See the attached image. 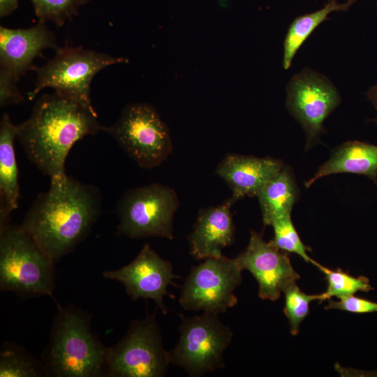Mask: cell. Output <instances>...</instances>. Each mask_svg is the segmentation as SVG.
<instances>
[{
    "instance_id": "cell-1",
    "label": "cell",
    "mask_w": 377,
    "mask_h": 377,
    "mask_svg": "<svg viewBox=\"0 0 377 377\" xmlns=\"http://www.w3.org/2000/svg\"><path fill=\"white\" fill-rule=\"evenodd\" d=\"M98 188L66 175L40 193L21 226L55 263L84 240L101 212Z\"/></svg>"
},
{
    "instance_id": "cell-2",
    "label": "cell",
    "mask_w": 377,
    "mask_h": 377,
    "mask_svg": "<svg viewBox=\"0 0 377 377\" xmlns=\"http://www.w3.org/2000/svg\"><path fill=\"white\" fill-rule=\"evenodd\" d=\"M98 114L56 92L44 94L30 117L17 125V138L29 160L50 180L65 177V161L72 147L102 131Z\"/></svg>"
},
{
    "instance_id": "cell-3",
    "label": "cell",
    "mask_w": 377,
    "mask_h": 377,
    "mask_svg": "<svg viewBox=\"0 0 377 377\" xmlns=\"http://www.w3.org/2000/svg\"><path fill=\"white\" fill-rule=\"evenodd\" d=\"M107 348L91 330L90 316L71 306H59L43 364L47 374L57 377L106 376Z\"/></svg>"
},
{
    "instance_id": "cell-4",
    "label": "cell",
    "mask_w": 377,
    "mask_h": 377,
    "mask_svg": "<svg viewBox=\"0 0 377 377\" xmlns=\"http://www.w3.org/2000/svg\"><path fill=\"white\" fill-rule=\"evenodd\" d=\"M54 262L20 226L0 228V290L54 298Z\"/></svg>"
},
{
    "instance_id": "cell-5",
    "label": "cell",
    "mask_w": 377,
    "mask_h": 377,
    "mask_svg": "<svg viewBox=\"0 0 377 377\" xmlns=\"http://www.w3.org/2000/svg\"><path fill=\"white\" fill-rule=\"evenodd\" d=\"M55 56L47 63L36 67V80L27 98L33 100L43 89L73 100L97 114L90 99V85L94 77L103 68L128 62L127 58L85 50L82 47H58Z\"/></svg>"
},
{
    "instance_id": "cell-6",
    "label": "cell",
    "mask_w": 377,
    "mask_h": 377,
    "mask_svg": "<svg viewBox=\"0 0 377 377\" xmlns=\"http://www.w3.org/2000/svg\"><path fill=\"white\" fill-rule=\"evenodd\" d=\"M170 364L156 312L133 320L122 339L107 348L105 355L106 376L110 377H161Z\"/></svg>"
},
{
    "instance_id": "cell-7",
    "label": "cell",
    "mask_w": 377,
    "mask_h": 377,
    "mask_svg": "<svg viewBox=\"0 0 377 377\" xmlns=\"http://www.w3.org/2000/svg\"><path fill=\"white\" fill-rule=\"evenodd\" d=\"M179 202L176 192L159 183L130 188L117 204V234L131 239H173V219Z\"/></svg>"
},
{
    "instance_id": "cell-8",
    "label": "cell",
    "mask_w": 377,
    "mask_h": 377,
    "mask_svg": "<svg viewBox=\"0 0 377 377\" xmlns=\"http://www.w3.org/2000/svg\"><path fill=\"white\" fill-rule=\"evenodd\" d=\"M179 318L180 336L170 351L171 363L191 377L224 368L223 352L231 343V329L214 313L204 312L192 317L181 313Z\"/></svg>"
},
{
    "instance_id": "cell-9",
    "label": "cell",
    "mask_w": 377,
    "mask_h": 377,
    "mask_svg": "<svg viewBox=\"0 0 377 377\" xmlns=\"http://www.w3.org/2000/svg\"><path fill=\"white\" fill-rule=\"evenodd\" d=\"M140 168L153 169L172 151L169 130L158 113L147 103L126 105L111 126H103Z\"/></svg>"
},
{
    "instance_id": "cell-10",
    "label": "cell",
    "mask_w": 377,
    "mask_h": 377,
    "mask_svg": "<svg viewBox=\"0 0 377 377\" xmlns=\"http://www.w3.org/2000/svg\"><path fill=\"white\" fill-rule=\"evenodd\" d=\"M236 258L203 260L191 268L182 287L179 303L185 310L220 314L238 302L234 291L242 281Z\"/></svg>"
},
{
    "instance_id": "cell-11",
    "label": "cell",
    "mask_w": 377,
    "mask_h": 377,
    "mask_svg": "<svg viewBox=\"0 0 377 377\" xmlns=\"http://www.w3.org/2000/svg\"><path fill=\"white\" fill-rule=\"evenodd\" d=\"M286 90V108L306 133L307 150L324 133L323 121L339 105L341 96L326 77L309 68L295 75Z\"/></svg>"
},
{
    "instance_id": "cell-12",
    "label": "cell",
    "mask_w": 377,
    "mask_h": 377,
    "mask_svg": "<svg viewBox=\"0 0 377 377\" xmlns=\"http://www.w3.org/2000/svg\"><path fill=\"white\" fill-rule=\"evenodd\" d=\"M242 270L251 273L258 284V297L276 301L283 290L300 278L286 253L281 252L271 240L251 231L247 246L236 258Z\"/></svg>"
},
{
    "instance_id": "cell-13",
    "label": "cell",
    "mask_w": 377,
    "mask_h": 377,
    "mask_svg": "<svg viewBox=\"0 0 377 377\" xmlns=\"http://www.w3.org/2000/svg\"><path fill=\"white\" fill-rule=\"evenodd\" d=\"M103 276L121 283L133 300H154L164 315L168 310L163 298L166 295H170L168 287L175 284L174 279L179 278L174 274L170 262L160 257L149 244H145L129 264L116 270L105 271Z\"/></svg>"
},
{
    "instance_id": "cell-14",
    "label": "cell",
    "mask_w": 377,
    "mask_h": 377,
    "mask_svg": "<svg viewBox=\"0 0 377 377\" xmlns=\"http://www.w3.org/2000/svg\"><path fill=\"white\" fill-rule=\"evenodd\" d=\"M58 47L55 36L45 22L28 29L0 27V64L18 80L27 71L36 68L34 60L45 49Z\"/></svg>"
},
{
    "instance_id": "cell-15",
    "label": "cell",
    "mask_w": 377,
    "mask_h": 377,
    "mask_svg": "<svg viewBox=\"0 0 377 377\" xmlns=\"http://www.w3.org/2000/svg\"><path fill=\"white\" fill-rule=\"evenodd\" d=\"M236 200L231 197L222 204L200 209L188 236L190 254L196 260L222 256V250L235 240V226L230 212Z\"/></svg>"
},
{
    "instance_id": "cell-16",
    "label": "cell",
    "mask_w": 377,
    "mask_h": 377,
    "mask_svg": "<svg viewBox=\"0 0 377 377\" xmlns=\"http://www.w3.org/2000/svg\"><path fill=\"white\" fill-rule=\"evenodd\" d=\"M283 166L281 161L269 157L228 154L218 165L216 174L230 187L237 201L257 195Z\"/></svg>"
},
{
    "instance_id": "cell-17",
    "label": "cell",
    "mask_w": 377,
    "mask_h": 377,
    "mask_svg": "<svg viewBox=\"0 0 377 377\" xmlns=\"http://www.w3.org/2000/svg\"><path fill=\"white\" fill-rule=\"evenodd\" d=\"M337 173L364 175L377 185V145L354 140L338 146L330 158L305 182V187L309 188L321 177Z\"/></svg>"
},
{
    "instance_id": "cell-18",
    "label": "cell",
    "mask_w": 377,
    "mask_h": 377,
    "mask_svg": "<svg viewBox=\"0 0 377 377\" xmlns=\"http://www.w3.org/2000/svg\"><path fill=\"white\" fill-rule=\"evenodd\" d=\"M17 126L8 114L0 121V228L9 224L11 212L18 207L20 186L15 153Z\"/></svg>"
},
{
    "instance_id": "cell-19",
    "label": "cell",
    "mask_w": 377,
    "mask_h": 377,
    "mask_svg": "<svg viewBox=\"0 0 377 377\" xmlns=\"http://www.w3.org/2000/svg\"><path fill=\"white\" fill-rule=\"evenodd\" d=\"M263 221L265 226L290 216L298 196L293 175L287 166L272 177L258 192Z\"/></svg>"
},
{
    "instance_id": "cell-20",
    "label": "cell",
    "mask_w": 377,
    "mask_h": 377,
    "mask_svg": "<svg viewBox=\"0 0 377 377\" xmlns=\"http://www.w3.org/2000/svg\"><path fill=\"white\" fill-rule=\"evenodd\" d=\"M357 0H348L339 3L337 0H328L321 9L296 17L290 25L283 43V66L287 70L303 43L328 15L334 11H346Z\"/></svg>"
},
{
    "instance_id": "cell-21",
    "label": "cell",
    "mask_w": 377,
    "mask_h": 377,
    "mask_svg": "<svg viewBox=\"0 0 377 377\" xmlns=\"http://www.w3.org/2000/svg\"><path fill=\"white\" fill-rule=\"evenodd\" d=\"M47 374L43 364L22 347L5 342L0 353V377H38Z\"/></svg>"
},
{
    "instance_id": "cell-22",
    "label": "cell",
    "mask_w": 377,
    "mask_h": 377,
    "mask_svg": "<svg viewBox=\"0 0 377 377\" xmlns=\"http://www.w3.org/2000/svg\"><path fill=\"white\" fill-rule=\"evenodd\" d=\"M313 265L325 275L327 281L326 290L320 294V301L328 300L333 297L349 296L357 292L368 293L373 289L369 279L365 276L355 277L339 268L334 271L316 261Z\"/></svg>"
},
{
    "instance_id": "cell-23",
    "label": "cell",
    "mask_w": 377,
    "mask_h": 377,
    "mask_svg": "<svg viewBox=\"0 0 377 377\" xmlns=\"http://www.w3.org/2000/svg\"><path fill=\"white\" fill-rule=\"evenodd\" d=\"M285 295L283 312L289 324L290 332L296 336L302 321L309 313V304L320 300V294L309 295L302 292L297 282L288 286L283 292Z\"/></svg>"
},
{
    "instance_id": "cell-24",
    "label": "cell",
    "mask_w": 377,
    "mask_h": 377,
    "mask_svg": "<svg viewBox=\"0 0 377 377\" xmlns=\"http://www.w3.org/2000/svg\"><path fill=\"white\" fill-rule=\"evenodd\" d=\"M39 20L53 22L57 27L77 14L80 6L87 0H31Z\"/></svg>"
},
{
    "instance_id": "cell-25",
    "label": "cell",
    "mask_w": 377,
    "mask_h": 377,
    "mask_svg": "<svg viewBox=\"0 0 377 377\" xmlns=\"http://www.w3.org/2000/svg\"><path fill=\"white\" fill-rule=\"evenodd\" d=\"M272 226L274 233L272 241L280 250L295 253L306 263L313 265L315 260L308 255L307 252L309 249L302 242L293 226L290 216L274 221Z\"/></svg>"
},
{
    "instance_id": "cell-26",
    "label": "cell",
    "mask_w": 377,
    "mask_h": 377,
    "mask_svg": "<svg viewBox=\"0 0 377 377\" xmlns=\"http://www.w3.org/2000/svg\"><path fill=\"white\" fill-rule=\"evenodd\" d=\"M337 301L328 300L325 309H339L353 313L377 312V302L355 297L353 295L338 298Z\"/></svg>"
},
{
    "instance_id": "cell-27",
    "label": "cell",
    "mask_w": 377,
    "mask_h": 377,
    "mask_svg": "<svg viewBox=\"0 0 377 377\" xmlns=\"http://www.w3.org/2000/svg\"><path fill=\"white\" fill-rule=\"evenodd\" d=\"M19 80L10 71L0 69V105L1 108L20 104L24 101V97L19 91L17 82Z\"/></svg>"
},
{
    "instance_id": "cell-28",
    "label": "cell",
    "mask_w": 377,
    "mask_h": 377,
    "mask_svg": "<svg viewBox=\"0 0 377 377\" xmlns=\"http://www.w3.org/2000/svg\"><path fill=\"white\" fill-rule=\"evenodd\" d=\"M18 6V0H0L1 17L11 14Z\"/></svg>"
},
{
    "instance_id": "cell-29",
    "label": "cell",
    "mask_w": 377,
    "mask_h": 377,
    "mask_svg": "<svg viewBox=\"0 0 377 377\" xmlns=\"http://www.w3.org/2000/svg\"><path fill=\"white\" fill-rule=\"evenodd\" d=\"M366 94L377 110V85L371 87ZM373 121L377 124V117L373 119Z\"/></svg>"
}]
</instances>
